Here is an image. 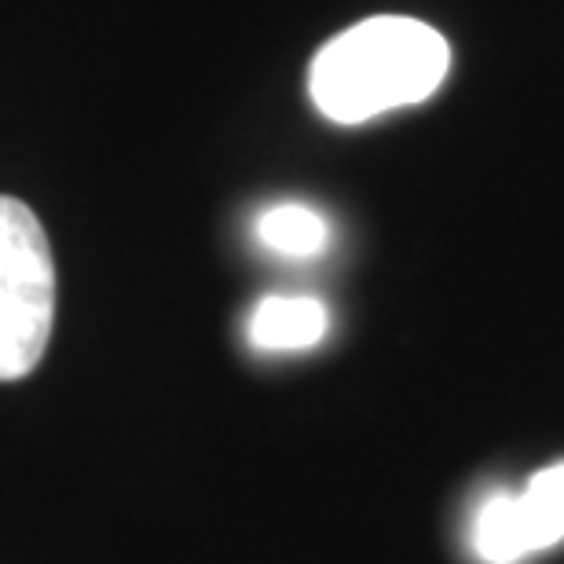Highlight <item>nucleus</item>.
<instances>
[{
    "mask_svg": "<svg viewBox=\"0 0 564 564\" xmlns=\"http://www.w3.org/2000/svg\"><path fill=\"white\" fill-rule=\"evenodd\" d=\"M451 44L429 22L378 15L326 41L312 59L308 93L323 118L359 126L389 110L422 104L444 85Z\"/></svg>",
    "mask_w": 564,
    "mask_h": 564,
    "instance_id": "1",
    "label": "nucleus"
},
{
    "mask_svg": "<svg viewBox=\"0 0 564 564\" xmlns=\"http://www.w3.org/2000/svg\"><path fill=\"white\" fill-rule=\"evenodd\" d=\"M55 323V261L37 213L0 195V381L37 370Z\"/></svg>",
    "mask_w": 564,
    "mask_h": 564,
    "instance_id": "2",
    "label": "nucleus"
},
{
    "mask_svg": "<svg viewBox=\"0 0 564 564\" xmlns=\"http://www.w3.org/2000/svg\"><path fill=\"white\" fill-rule=\"evenodd\" d=\"M564 539V462L539 469L521 491H495L473 521V550L488 564H517Z\"/></svg>",
    "mask_w": 564,
    "mask_h": 564,
    "instance_id": "3",
    "label": "nucleus"
},
{
    "mask_svg": "<svg viewBox=\"0 0 564 564\" xmlns=\"http://www.w3.org/2000/svg\"><path fill=\"white\" fill-rule=\"evenodd\" d=\"M330 330V312L319 297H301V293H272L257 301L250 312V345L261 352H304L315 348Z\"/></svg>",
    "mask_w": 564,
    "mask_h": 564,
    "instance_id": "4",
    "label": "nucleus"
},
{
    "mask_svg": "<svg viewBox=\"0 0 564 564\" xmlns=\"http://www.w3.org/2000/svg\"><path fill=\"white\" fill-rule=\"evenodd\" d=\"M257 239L282 257H315L330 242V224L315 209L301 206V202H282V206L261 213V220H257Z\"/></svg>",
    "mask_w": 564,
    "mask_h": 564,
    "instance_id": "5",
    "label": "nucleus"
}]
</instances>
